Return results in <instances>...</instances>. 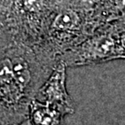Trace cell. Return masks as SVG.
Wrapping results in <instances>:
<instances>
[{"instance_id": "obj_1", "label": "cell", "mask_w": 125, "mask_h": 125, "mask_svg": "<svg viewBox=\"0 0 125 125\" xmlns=\"http://www.w3.org/2000/svg\"><path fill=\"white\" fill-rule=\"evenodd\" d=\"M122 58H124V31L111 28L66 51L60 62L66 67H76Z\"/></svg>"}, {"instance_id": "obj_2", "label": "cell", "mask_w": 125, "mask_h": 125, "mask_svg": "<svg viewBox=\"0 0 125 125\" xmlns=\"http://www.w3.org/2000/svg\"><path fill=\"white\" fill-rule=\"evenodd\" d=\"M66 67L59 61L33 98L56 109L64 116L75 111L74 103L67 90Z\"/></svg>"}, {"instance_id": "obj_3", "label": "cell", "mask_w": 125, "mask_h": 125, "mask_svg": "<svg viewBox=\"0 0 125 125\" xmlns=\"http://www.w3.org/2000/svg\"><path fill=\"white\" fill-rule=\"evenodd\" d=\"M64 117L56 109L36 99L29 104L28 119L32 125H63Z\"/></svg>"}, {"instance_id": "obj_4", "label": "cell", "mask_w": 125, "mask_h": 125, "mask_svg": "<svg viewBox=\"0 0 125 125\" xmlns=\"http://www.w3.org/2000/svg\"><path fill=\"white\" fill-rule=\"evenodd\" d=\"M79 24L78 15L72 10H66L55 17L52 26L58 32H72L78 29Z\"/></svg>"}, {"instance_id": "obj_5", "label": "cell", "mask_w": 125, "mask_h": 125, "mask_svg": "<svg viewBox=\"0 0 125 125\" xmlns=\"http://www.w3.org/2000/svg\"><path fill=\"white\" fill-rule=\"evenodd\" d=\"M25 5L30 11H38L42 7V0H25Z\"/></svg>"}, {"instance_id": "obj_6", "label": "cell", "mask_w": 125, "mask_h": 125, "mask_svg": "<svg viewBox=\"0 0 125 125\" xmlns=\"http://www.w3.org/2000/svg\"><path fill=\"white\" fill-rule=\"evenodd\" d=\"M12 125H32V124H30V122H29V119H26L25 120L22 121V122H21V123L16 124H12Z\"/></svg>"}]
</instances>
